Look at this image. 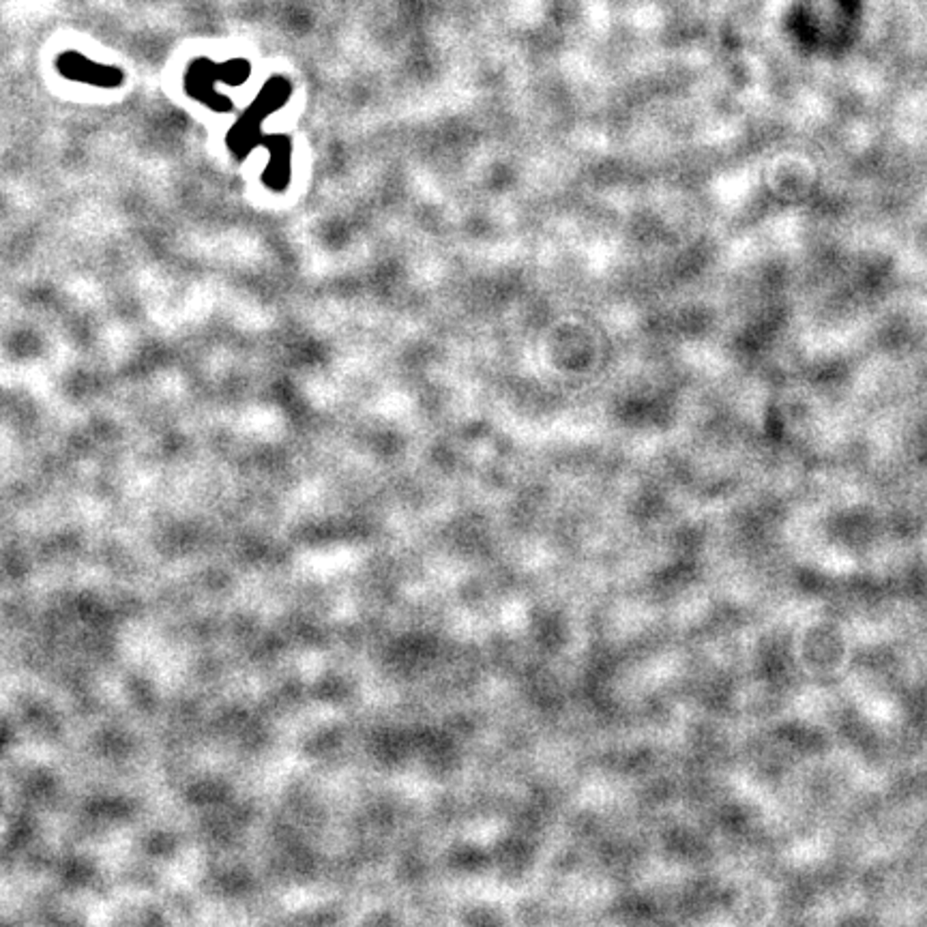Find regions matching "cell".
Segmentation results:
<instances>
[{
	"label": "cell",
	"mask_w": 927,
	"mask_h": 927,
	"mask_svg": "<svg viewBox=\"0 0 927 927\" xmlns=\"http://www.w3.org/2000/svg\"><path fill=\"white\" fill-rule=\"evenodd\" d=\"M223 72H219V65H213L211 61H196L194 65L187 69L185 76V88L191 97L200 99L202 104L208 105L213 110H230V101L215 90L217 80H226L228 82H243L248 78L249 67L245 63H234V69L222 67Z\"/></svg>",
	"instance_id": "cell-1"
},
{
	"label": "cell",
	"mask_w": 927,
	"mask_h": 927,
	"mask_svg": "<svg viewBox=\"0 0 927 927\" xmlns=\"http://www.w3.org/2000/svg\"><path fill=\"white\" fill-rule=\"evenodd\" d=\"M291 95V84L286 80H271L266 84L265 90L260 93V97L254 101V105L248 110V114L243 116V121L234 127L230 133V147L234 153H239V157H243V153H248L256 142V131L260 130V122L266 114L273 110L282 108L283 101Z\"/></svg>",
	"instance_id": "cell-2"
},
{
	"label": "cell",
	"mask_w": 927,
	"mask_h": 927,
	"mask_svg": "<svg viewBox=\"0 0 927 927\" xmlns=\"http://www.w3.org/2000/svg\"><path fill=\"white\" fill-rule=\"evenodd\" d=\"M56 72L58 76L72 82L88 84V87L97 88H116L121 87L125 73L119 67L101 65V63L93 61V58L80 55L78 50H67L56 58Z\"/></svg>",
	"instance_id": "cell-3"
}]
</instances>
